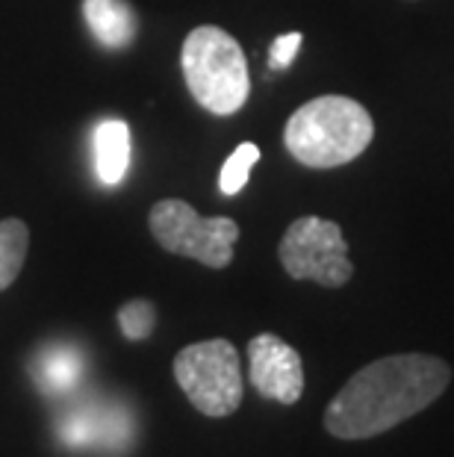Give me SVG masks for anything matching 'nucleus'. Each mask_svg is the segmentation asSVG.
Masks as SVG:
<instances>
[{
	"label": "nucleus",
	"instance_id": "obj_1",
	"mask_svg": "<svg viewBox=\"0 0 454 457\" xmlns=\"http://www.w3.org/2000/svg\"><path fill=\"white\" fill-rule=\"evenodd\" d=\"M451 369L431 354H390L363 366L334 395L325 428L336 440H369L422 413L446 393Z\"/></svg>",
	"mask_w": 454,
	"mask_h": 457
},
{
	"label": "nucleus",
	"instance_id": "obj_2",
	"mask_svg": "<svg viewBox=\"0 0 454 457\" xmlns=\"http://www.w3.org/2000/svg\"><path fill=\"white\" fill-rule=\"evenodd\" d=\"M375 121L363 104L345 95H322L289 115L284 142L307 169H340L369 148Z\"/></svg>",
	"mask_w": 454,
	"mask_h": 457
},
{
	"label": "nucleus",
	"instance_id": "obj_3",
	"mask_svg": "<svg viewBox=\"0 0 454 457\" xmlns=\"http://www.w3.org/2000/svg\"><path fill=\"white\" fill-rule=\"evenodd\" d=\"M183 80L192 98L212 115H234L251 92L248 60L243 47L221 27H195L180 51Z\"/></svg>",
	"mask_w": 454,
	"mask_h": 457
},
{
	"label": "nucleus",
	"instance_id": "obj_4",
	"mask_svg": "<svg viewBox=\"0 0 454 457\" xmlns=\"http://www.w3.org/2000/svg\"><path fill=\"white\" fill-rule=\"evenodd\" d=\"M175 381L198 413L221 420L243 404L239 352L227 339H207L180 348L175 357Z\"/></svg>",
	"mask_w": 454,
	"mask_h": 457
},
{
	"label": "nucleus",
	"instance_id": "obj_5",
	"mask_svg": "<svg viewBox=\"0 0 454 457\" xmlns=\"http://www.w3.org/2000/svg\"><path fill=\"white\" fill-rule=\"evenodd\" d=\"M148 228L153 239L169 254L189 257L210 269H225L234 260V245L239 239V225L234 219L212 216L204 219L186 201L169 198L151 207Z\"/></svg>",
	"mask_w": 454,
	"mask_h": 457
},
{
	"label": "nucleus",
	"instance_id": "obj_6",
	"mask_svg": "<svg viewBox=\"0 0 454 457\" xmlns=\"http://www.w3.org/2000/svg\"><path fill=\"white\" fill-rule=\"evenodd\" d=\"M277 257L289 278L313 280L327 289L345 287L354 275L343 228L318 216L295 219L280 239Z\"/></svg>",
	"mask_w": 454,
	"mask_h": 457
},
{
	"label": "nucleus",
	"instance_id": "obj_7",
	"mask_svg": "<svg viewBox=\"0 0 454 457\" xmlns=\"http://www.w3.org/2000/svg\"><path fill=\"white\" fill-rule=\"evenodd\" d=\"M248 378L268 402L295 404L304 393L301 354L277 334H257L248 343Z\"/></svg>",
	"mask_w": 454,
	"mask_h": 457
},
{
	"label": "nucleus",
	"instance_id": "obj_8",
	"mask_svg": "<svg viewBox=\"0 0 454 457\" xmlns=\"http://www.w3.org/2000/svg\"><path fill=\"white\" fill-rule=\"evenodd\" d=\"M95 174L103 187H115L130 169V128L119 119H106L95 128Z\"/></svg>",
	"mask_w": 454,
	"mask_h": 457
},
{
	"label": "nucleus",
	"instance_id": "obj_9",
	"mask_svg": "<svg viewBox=\"0 0 454 457\" xmlns=\"http://www.w3.org/2000/svg\"><path fill=\"white\" fill-rule=\"evenodd\" d=\"M86 24L103 47H124L136 38V12L124 0H86Z\"/></svg>",
	"mask_w": 454,
	"mask_h": 457
},
{
	"label": "nucleus",
	"instance_id": "obj_10",
	"mask_svg": "<svg viewBox=\"0 0 454 457\" xmlns=\"http://www.w3.org/2000/svg\"><path fill=\"white\" fill-rule=\"evenodd\" d=\"M27 245H30V230L21 219L0 221V293L12 287L21 275Z\"/></svg>",
	"mask_w": 454,
	"mask_h": 457
},
{
	"label": "nucleus",
	"instance_id": "obj_11",
	"mask_svg": "<svg viewBox=\"0 0 454 457\" xmlns=\"http://www.w3.org/2000/svg\"><path fill=\"white\" fill-rule=\"evenodd\" d=\"M80 378V357L74 352H51V354H42V363H38V381H42L45 390H54V393H62Z\"/></svg>",
	"mask_w": 454,
	"mask_h": 457
},
{
	"label": "nucleus",
	"instance_id": "obj_12",
	"mask_svg": "<svg viewBox=\"0 0 454 457\" xmlns=\"http://www.w3.org/2000/svg\"><path fill=\"white\" fill-rule=\"evenodd\" d=\"M257 162H260V148L254 142H243L227 157V162L221 165L219 189L225 192V195H239V192L245 189V183L251 178V169H254Z\"/></svg>",
	"mask_w": 454,
	"mask_h": 457
},
{
	"label": "nucleus",
	"instance_id": "obj_13",
	"mask_svg": "<svg viewBox=\"0 0 454 457\" xmlns=\"http://www.w3.org/2000/svg\"><path fill=\"white\" fill-rule=\"evenodd\" d=\"M121 328H124V337L128 339H144L151 334L153 328V307L148 301H130L128 307L121 310Z\"/></svg>",
	"mask_w": 454,
	"mask_h": 457
},
{
	"label": "nucleus",
	"instance_id": "obj_14",
	"mask_svg": "<svg viewBox=\"0 0 454 457\" xmlns=\"http://www.w3.org/2000/svg\"><path fill=\"white\" fill-rule=\"evenodd\" d=\"M301 42L304 36L301 33H286V36H277L272 51H268V65L275 68V71H284V68L293 65L295 54L301 51Z\"/></svg>",
	"mask_w": 454,
	"mask_h": 457
}]
</instances>
